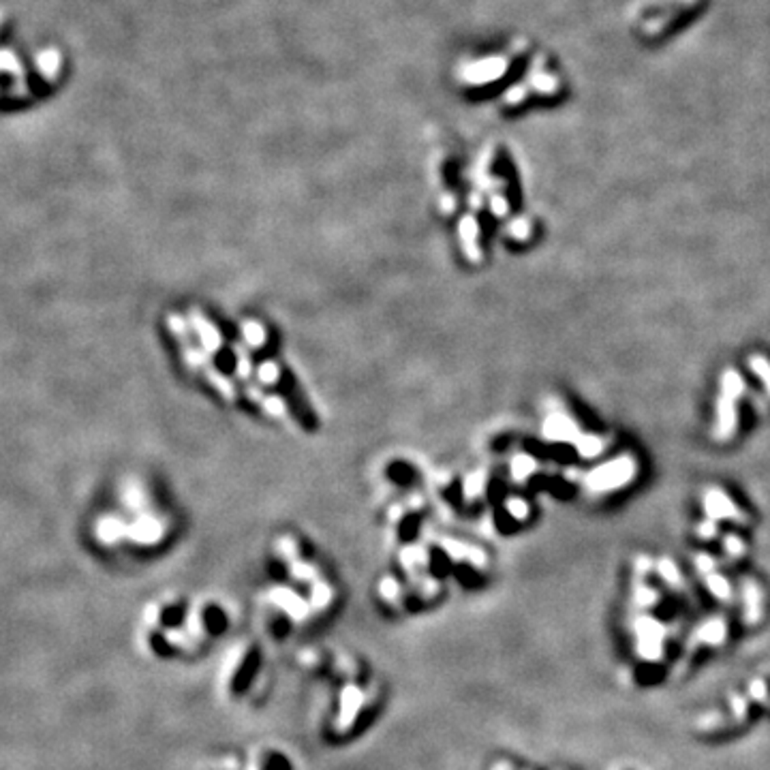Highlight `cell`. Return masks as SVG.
<instances>
[{"label":"cell","instance_id":"3957f363","mask_svg":"<svg viewBox=\"0 0 770 770\" xmlns=\"http://www.w3.org/2000/svg\"><path fill=\"white\" fill-rule=\"evenodd\" d=\"M704 511L706 518L721 522V520H730V522H747L745 511L740 509L725 490L721 488H708L704 492Z\"/></svg>","mask_w":770,"mask_h":770},{"label":"cell","instance_id":"1f68e13d","mask_svg":"<svg viewBox=\"0 0 770 770\" xmlns=\"http://www.w3.org/2000/svg\"><path fill=\"white\" fill-rule=\"evenodd\" d=\"M696 535H698L700 539H704V541H708V539H712V537H717V522H715V520H710V518H706L704 522H700V524L696 527Z\"/></svg>","mask_w":770,"mask_h":770},{"label":"cell","instance_id":"ba28073f","mask_svg":"<svg viewBox=\"0 0 770 770\" xmlns=\"http://www.w3.org/2000/svg\"><path fill=\"white\" fill-rule=\"evenodd\" d=\"M165 535V527L154 516H141L135 524L129 527V537L139 541V544H157Z\"/></svg>","mask_w":770,"mask_h":770},{"label":"cell","instance_id":"f546056e","mask_svg":"<svg viewBox=\"0 0 770 770\" xmlns=\"http://www.w3.org/2000/svg\"><path fill=\"white\" fill-rule=\"evenodd\" d=\"M730 706H732V712L736 719H745L747 717V710H749V702L747 698L743 696H732L730 698Z\"/></svg>","mask_w":770,"mask_h":770},{"label":"cell","instance_id":"d6a6232c","mask_svg":"<svg viewBox=\"0 0 770 770\" xmlns=\"http://www.w3.org/2000/svg\"><path fill=\"white\" fill-rule=\"evenodd\" d=\"M652 567H655V563H652V559H650V556H646V554H640V556L636 559V563H634V569H636V572H638L640 576H646Z\"/></svg>","mask_w":770,"mask_h":770},{"label":"cell","instance_id":"4fadbf2b","mask_svg":"<svg viewBox=\"0 0 770 770\" xmlns=\"http://www.w3.org/2000/svg\"><path fill=\"white\" fill-rule=\"evenodd\" d=\"M704 584H706L708 593L715 597V599H719V602H730L732 595H734L732 584L728 582V578L721 576V574H717V572L704 576Z\"/></svg>","mask_w":770,"mask_h":770},{"label":"cell","instance_id":"44dd1931","mask_svg":"<svg viewBox=\"0 0 770 770\" xmlns=\"http://www.w3.org/2000/svg\"><path fill=\"white\" fill-rule=\"evenodd\" d=\"M257 381L262 385H276L280 381V366L272 360H266L257 366Z\"/></svg>","mask_w":770,"mask_h":770},{"label":"cell","instance_id":"83f0119b","mask_svg":"<svg viewBox=\"0 0 770 770\" xmlns=\"http://www.w3.org/2000/svg\"><path fill=\"white\" fill-rule=\"evenodd\" d=\"M749 698L757 704L770 706V693H768V684L764 680H751L749 682Z\"/></svg>","mask_w":770,"mask_h":770},{"label":"cell","instance_id":"d590c367","mask_svg":"<svg viewBox=\"0 0 770 770\" xmlns=\"http://www.w3.org/2000/svg\"><path fill=\"white\" fill-rule=\"evenodd\" d=\"M456 210V199L447 193V195H443V199H441V212L443 214H451Z\"/></svg>","mask_w":770,"mask_h":770},{"label":"cell","instance_id":"4dcf8cb0","mask_svg":"<svg viewBox=\"0 0 770 770\" xmlns=\"http://www.w3.org/2000/svg\"><path fill=\"white\" fill-rule=\"evenodd\" d=\"M696 569H698L700 574H704V576L712 574V572H715V559H712L710 554H706V552L696 554Z\"/></svg>","mask_w":770,"mask_h":770},{"label":"cell","instance_id":"4316f807","mask_svg":"<svg viewBox=\"0 0 770 770\" xmlns=\"http://www.w3.org/2000/svg\"><path fill=\"white\" fill-rule=\"evenodd\" d=\"M723 548H725V552H728L732 559H740V556H743V554L747 552V546H745L743 537L736 535V533H730V535H725V537H723Z\"/></svg>","mask_w":770,"mask_h":770},{"label":"cell","instance_id":"52a82bcc","mask_svg":"<svg viewBox=\"0 0 770 770\" xmlns=\"http://www.w3.org/2000/svg\"><path fill=\"white\" fill-rule=\"evenodd\" d=\"M458 236H460V246L467 255V259L471 264H479L481 262V248H479V225L477 218L473 214H465L458 223Z\"/></svg>","mask_w":770,"mask_h":770},{"label":"cell","instance_id":"484cf974","mask_svg":"<svg viewBox=\"0 0 770 770\" xmlns=\"http://www.w3.org/2000/svg\"><path fill=\"white\" fill-rule=\"evenodd\" d=\"M262 409L270 417H284V415H287V405H284V401H282L280 396H274V394H270V396L264 398Z\"/></svg>","mask_w":770,"mask_h":770},{"label":"cell","instance_id":"e575fe53","mask_svg":"<svg viewBox=\"0 0 770 770\" xmlns=\"http://www.w3.org/2000/svg\"><path fill=\"white\" fill-rule=\"evenodd\" d=\"M278 548H280V552L284 554V556H296V541L291 539V537H282L280 541H278Z\"/></svg>","mask_w":770,"mask_h":770},{"label":"cell","instance_id":"9c48e42d","mask_svg":"<svg viewBox=\"0 0 770 770\" xmlns=\"http://www.w3.org/2000/svg\"><path fill=\"white\" fill-rule=\"evenodd\" d=\"M698 640L700 644L704 646H712V648H719L725 644L728 640V623L721 618V616H712L708 620H704L700 627H698Z\"/></svg>","mask_w":770,"mask_h":770},{"label":"cell","instance_id":"2e32d148","mask_svg":"<svg viewBox=\"0 0 770 770\" xmlns=\"http://www.w3.org/2000/svg\"><path fill=\"white\" fill-rule=\"evenodd\" d=\"M743 392H745V379L740 377L738 370L728 368L725 373L721 375V394L738 401V398L743 396Z\"/></svg>","mask_w":770,"mask_h":770},{"label":"cell","instance_id":"f1b7e54d","mask_svg":"<svg viewBox=\"0 0 770 770\" xmlns=\"http://www.w3.org/2000/svg\"><path fill=\"white\" fill-rule=\"evenodd\" d=\"M488 206H490V212H492L497 218H503V216H507V212H509V202H507V199H505L501 193H497V195H492V197H490Z\"/></svg>","mask_w":770,"mask_h":770},{"label":"cell","instance_id":"d4e9b609","mask_svg":"<svg viewBox=\"0 0 770 770\" xmlns=\"http://www.w3.org/2000/svg\"><path fill=\"white\" fill-rule=\"evenodd\" d=\"M483 490H486V473H483V471H475V473H471V475L467 477V481H465V495H467L469 499H475V497H479Z\"/></svg>","mask_w":770,"mask_h":770},{"label":"cell","instance_id":"30bf717a","mask_svg":"<svg viewBox=\"0 0 770 770\" xmlns=\"http://www.w3.org/2000/svg\"><path fill=\"white\" fill-rule=\"evenodd\" d=\"M743 599H745V623L755 625L764 612V593L755 580L747 578L743 584Z\"/></svg>","mask_w":770,"mask_h":770},{"label":"cell","instance_id":"9a60e30c","mask_svg":"<svg viewBox=\"0 0 770 770\" xmlns=\"http://www.w3.org/2000/svg\"><path fill=\"white\" fill-rule=\"evenodd\" d=\"M574 445H576L578 456H582V458H586V460L597 458V456L606 449V441H604L602 437H597V435H584V433H582V437H580Z\"/></svg>","mask_w":770,"mask_h":770},{"label":"cell","instance_id":"5b68a950","mask_svg":"<svg viewBox=\"0 0 770 770\" xmlns=\"http://www.w3.org/2000/svg\"><path fill=\"white\" fill-rule=\"evenodd\" d=\"M738 431V401L719 394L715 405V439L728 441Z\"/></svg>","mask_w":770,"mask_h":770},{"label":"cell","instance_id":"6da1fadb","mask_svg":"<svg viewBox=\"0 0 770 770\" xmlns=\"http://www.w3.org/2000/svg\"><path fill=\"white\" fill-rule=\"evenodd\" d=\"M638 475V460L629 454H623L618 458L606 460L604 465L593 467L584 475V486L591 492H612L627 483H632Z\"/></svg>","mask_w":770,"mask_h":770},{"label":"cell","instance_id":"d6986e66","mask_svg":"<svg viewBox=\"0 0 770 770\" xmlns=\"http://www.w3.org/2000/svg\"><path fill=\"white\" fill-rule=\"evenodd\" d=\"M749 368H751V373L762 381V385L766 387V392L770 396V360L766 355H760V353L749 355Z\"/></svg>","mask_w":770,"mask_h":770},{"label":"cell","instance_id":"7402d4cb","mask_svg":"<svg viewBox=\"0 0 770 770\" xmlns=\"http://www.w3.org/2000/svg\"><path fill=\"white\" fill-rule=\"evenodd\" d=\"M234 353H236V377L242 379V381L250 379L255 368H252V362H250L248 351L242 345H234Z\"/></svg>","mask_w":770,"mask_h":770},{"label":"cell","instance_id":"ac0fdd59","mask_svg":"<svg viewBox=\"0 0 770 770\" xmlns=\"http://www.w3.org/2000/svg\"><path fill=\"white\" fill-rule=\"evenodd\" d=\"M505 234L516 242H527L533 236V223L524 216H518V218H513V220L507 223Z\"/></svg>","mask_w":770,"mask_h":770},{"label":"cell","instance_id":"836d02e7","mask_svg":"<svg viewBox=\"0 0 770 770\" xmlns=\"http://www.w3.org/2000/svg\"><path fill=\"white\" fill-rule=\"evenodd\" d=\"M244 396H246V401L248 403H252V405H257V403H264V392H262V387H257V385H246L244 387Z\"/></svg>","mask_w":770,"mask_h":770},{"label":"cell","instance_id":"8d00e7d4","mask_svg":"<svg viewBox=\"0 0 770 770\" xmlns=\"http://www.w3.org/2000/svg\"><path fill=\"white\" fill-rule=\"evenodd\" d=\"M469 202H471V208H473V210L481 208V197H477V193H473V195H471Z\"/></svg>","mask_w":770,"mask_h":770},{"label":"cell","instance_id":"5bb4252c","mask_svg":"<svg viewBox=\"0 0 770 770\" xmlns=\"http://www.w3.org/2000/svg\"><path fill=\"white\" fill-rule=\"evenodd\" d=\"M242 338H244V342H246L248 347H252V349H262V347L266 345V340H268V332H266V328H264L259 321L246 319V321L242 323Z\"/></svg>","mask_w":770,"mask_h":770},{"label":"cell","instance_id":"8992f818","mask_svg":"<svg viewBox=\"0 0 770 770\" xmlns=\"http://www.w3.org/2000/svg\"><path fill=\"white\" fill-rule=\"evenodd\" d=\"M189 323H191L193 332L197 334L199 342H202V349H204L206 353H216V351H220V347H223V336H220V332H218V330H216V326H214L210 319H206L197 308H191V312H189Z\"/></svg>","mask_w":770,"mask_h":770},{"label":"cell","instance_id":"7c38bea8","mask_svg":"<svg viewBox=\"0 0 770 770\" xmlns=\"http://www.w3.org/2000/svg\"><path fill=\"white\" fill-rule=\"evenodd\" d=\"M204 375H206V379L212 383V387L225 398V401H236V387H234V383L230 381V379H227L223 373H218V370L212 366V364H208L206 368H204Z\"/></svg>","mask_w":770,"mask_h":770},{"label":"cell","instance_id":"277c9868","mask_svg":"<svg viewBox=\"0 0 770 770\" xmlns=\"http://www.w3.org/2000/svg\"><path fill=\"white\" fill-rule=\"evenodd\" d=\"M541 435H544L546 441H552V443H576L582 437V431H580L578 422L569 413L552 411L544 419Z\"/></svg>","mask_w":770,"mask_h":770},{"label":"cell","instance_id":"e0dca14e","mask_svg":"<svg viewBox=\"0 0 770 770\" xmlns=\"http://www.w3.org/2000/svg\"><path fill=\"white\" fill-rule=\"evenodd\" d=\"M167 328L169 332L174 334L180 342V347L184 345H191V334H189V319H184L182 315H178V312H171V315H167Z\"/></svg>","mask_w":770,"mask_h":770},{"label":"cell","instance_id":"cb8c5ba5","mask_svg":"<svg viewBox=\"0 0 770 770\" xmlns=\"http://www.w3.org/2000/svg\"><path fill=\"white\" fill-rule=\"evenodd\" d=\"M505 511L509 513V516H511L513 520H518V522H524V520L531 516V507H529V503H527L524 499H520V497H509V499L505 501Z\"/></svg>","mask_w":770,"mask_h":770},{"label":"cell","instance_id":"8fae6325","mask_svg":"<svg viewBox=\"0 0 770 770\" xmlns=\"http://www.w3.org/2000/svg\"><path fill=\"white\" fill-rule=\"evenodd\" d=\"M537 460L533 458V456L529 454H518L511 458V465H509V473H511V479L518 481V483H524L535 471H537Z\"/></svg>","mask_w":770,"mask_h":770},{"label":"cell","instance_id":"ffe728a7","mask_svg":"<svg viewBox=\"0 0 770 770\" xmlns=\"http://www.w3.org/2000/svg\"><path fill=\"white\" fill-rule=\"evenodd\" d=\"M655 569H657V574L661 576V580H664L666 584H670V586H678V584H680V572H678V565H676L672 559H668V556L659 559L657 563H655Z\"/></svg>","mask_w":770,"mask_h":770},{"label":"cell","instance_id":"603a6c76","mask_svg":"<svg viewBox=\"0 0 770 770\" xmlns=\"http://www.w3.org/2000/svg\"><path fill=\"white\" fill-rule=\"evenodd\" d=\"M634 604L640 606V608H652L659 604V593L646 586V584H638L634 588Z\"/></svg>","mask_w":770,"mask_h":770},{"label":"cell","instance_id":"7a4b0ae2","mask_svg":"<svg viewBox=\"0 0 770 770\" xmlns=\"http://www.w3.org/2000/svg\"><path fill=\"white\" fill-rule=\"evenodd\" d=\"M634 636H636V650L646 661H659L664 655L666 642V627L648 614H640L634 620Z\"/></svg>","mask_w":770,"mask_h":770}]
</instances>
